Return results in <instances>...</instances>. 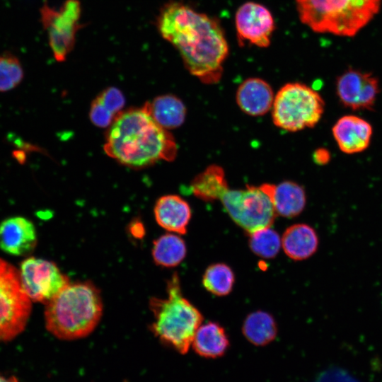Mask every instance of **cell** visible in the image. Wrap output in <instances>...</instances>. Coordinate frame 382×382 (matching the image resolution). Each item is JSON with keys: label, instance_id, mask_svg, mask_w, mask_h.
<instances>
[{"label": "cell", "instance_id": "obj_1", "mask_svg": "<svg viewBox=\"0 0 382 382\" xmlns=\"http://www.w3.org/2000/svg\"><path fill=\"white\" fill-rule=\"evenodd\" d=\"M161 37L179 52L188 71L204 83L219 81L228 45L216 20L189 6L170 1L156 20Z\"/></svg>", "mask_w": 382, "mask_h": 382}, {"label": "cell", "instance_id": "obj_2", "mask_svg": "<svg viewBox=\"0 0 382 382\" xmlns=\"http://www.w3.org/2000/svg\"><path fill=\"white\" fill-rule=\"evenodd\" d=\"M104 151L123 166L142 168L160 160L172 161L178 148L173 135L144 105L116 115L106 133Z\"/></svg>", "mask_w": 382, "mask_h": 382}, {"label": "cell", "instance_id": "obj_3", "mask_svg": "<svg viewBox=\"0 0 382 382\" xmlns=\"http://www.w3.org/2000/svg\"><path fill=\"white\" fill-rule=\"evenodd\" d=\"M103 309L101 294L93 284L70 282L46 304L45 327L60 340L83 338L97 327Z\"/></svg>", "mask_w": 382, "mask_h": 382}, {"label": "cell", "instance_id": "obj_4", "mask_svg": "<svg viewBox=\"0 0 382 382\" xmlns=\"http://www.w3.org/2000/svg\"><path fill=\"white\" fill-rule=\"evenodd\" d=\"M168 297H153L149 308L154 315L153 333L163 343L186 354L202 325L200 312L182 295L179 277L173 274L167 283Z\"/></svg>", "mask_w": 382, "mask_h": 382}, {"label": "cell", "instance_id": "obj_5", "mask_svg": "<svg viewBox=\"0 0 382 382\" xmlns=\"http://www.w3.org/2000/svg\"><path fill=\"white\" fill-rule=\"evenodd\" d=\"M382 0H296L299 18L313 31L352 37L378 12Z\"/></svg>", "mask_w": 382, "mask_h": 382}, {"label": "cell", "instance_id": "obj_6", "mask_svg": "<svg viewBox=\"0 0 382 382\" xmlns=\"http://www.w3.org/2000/svg\"><path fill=\"white\" fill-rule=\"evenodd\" d=\"M324 109L325 102L314 89L303 83H289L274 96L272 117L279 128L298 132L317 125Z\"/></svg>", "mask_w": 382, "mask_h": 382}, {"label": "cell", "instance_id": "obj_7", "mask_svg": "<svg viewBox=\"0 0 382 382\" xmlns=\"http://www.w3.org/2000/svg\"><path fill=\"white\" fill-rule=\"evenodd\" d=\"M32 301L24 292L19 272L0 258V342L16 338L25 328Z\"/></svg>", "mask_w": 382, "mask_h": 382}, {"label": "cell", "instance_id": "obj_8", "mask_svg": "<svg viewBox=\"0 0 382 382\" xmlns=\"http://www.w3.org/2000/svg\"><path fill=\"white\" fill-rule=\"evenodd\" d=\"M231 218L250 235L270 227L277 215L268 195L260 186L228 190L220 199Z\"/></svg>", "mask_w": 382, "mask_h": 382}, {"label": "cell", "instance_id": "obj_9", "mask_svg": "<svg viewBox=\"0 0 382 382\" xmlns=\"http://www.w3.org/2000/svg\"><path fill=\"white\" fill-rule=\"evenodd\" d=\"M40 13L54 59L58 62H64L73 50L76 34L82 27L80 1L65 0L59 9L45 4Z\"/></svg>", "mask_w": 382, "mask_h": 382}, {"label": "cell", "instance_id": "obj_10", "mask_svg": "<svg viewBox=\"0 0 382 382\" xmlns=\"http://www.w3.org/2000/svg\"><path fill=\"white\" fill-rule=\"evenodd\" d=\"M19 276L21 286L33 302L47 304L69 283L52 261L28 257L20 264Z\"/></svg>", "mask_w": 382, "mask_h": 382}, {"label": "cell", "instance_id": "obj_11", "mask_svg": "<svg viewBox=\"0 0 382 382\" xmlns=\"http://www.w3.org/2000/svg\"><path fill=\"white\" fill-rule=\"evenodd\" d=\"M336 93L343 106L370 110L379 93L378 79L371 73L349 68L337 77Z\"/></svg>", "mask_w": 382, "mask_h": 382}, {"label": "cell", "instance_id": "obj_12", "mask_svg": "<svg viewBox=\"0 0 382 382\" xmlns=\"http://www.w3.org/2000/svg\"><path fill=\"white\" fill-rule=\"evenodd\" d=\"M235 23L240 44L248 41L260 47L270 45L274 21L265 6L253 1L245 2L236 11Z\"/></svg>", "mask_w": 382, "mask_h": 382}, {"label": "cell", "instance_id": "obj_13", "mask_svg": "<svg viewBox=\"0 0 382 382\" xmlns=\"http://www.w3.org/2000/svg\"><path fill=\"white\" fill-rule=\"evenodd\" d=\"M37 243L33 223L23 216H11L0 223V249L15 256H27Z\"/></svg>", "mask_w": 382, "mask_h": 382}, {"label": "cell", "instance_id": "obj_14", "mask_svg": "<svg viewBox=\"0 0 382 382\" xmlns=\"http://www.w3.org/2000/svg\"><path fill=\"white\" fill-rule=\"evenodd\" d=\"M332 133L341 151L354 154L362 152L369 147L373 128L364 119L349 115L337 120L332 128Z\"/></svg>", "mask_w": 382, "mask_h": 382}, {"label": "cell", "instance_id": "obj_15", "mask_svg": "<svg viewBox=\"0 0 382 382\" xmlns=\"http://www.w3.org/2000/svg\"><path fill=\"white\" fill-rule=\"evenodd\" d=\"M236 98L241 110L252 116L266 114L274 99L270 85L259 78L245 80L238 88Z\"/></svg>", "mask_w": 382, "mask_h": 382}, {"label": "cell", "instance_id": "obj_16", "mask_svg": "<svg viewBox=\"0 0 382 382\" xmlns=\"http://www.w3.org/2000/svg\"><path fill=\"white\" fill-rule=\"evenodd\" d=\"M260 186L270 197L277 215L294 217L306 206L305 190L295 182L284 181L277 185L265 183Z\"/></svg>", "mask_w": 382, "mask_h": 382}, {"label": "cell", "instance_id": "obj_17", "mask_svg": "<svg viewBox=\"0 0 382 382\" xmlns=\"http://www.w3.org/2000/svg\"><path fill=\"white\" fill-rule=\"evenodd\" d=\"M154 216L158 224L166 230L185 234L191 218L188 203L176 195L161 197L156 202Z\"/></svg>", "mask_w": 382, "mask_h": 382}, {"label": "cell", "instance_id": "obj_18", "mask_svg": "<svg viewBox=\"0 0 382 382\" xmlns=\"http://www.w3.org/2000/svg\"><path fill=\"white\" fill-rule=\"evenodd\" d=\"M318 236L309 225L297 224L289 227L282 238L284 253L295 260H306L318 250Z\"/></svg>", "mask_w": 382, "mask_h": 382}, {"label": "cell", "instance_id": "obj_19", "mask_svg": "<svg viewBox=\"0 0 382 382\" xmlns=\"http://www.w3.org/2000/svg\"><path fill=\"white\" fill-rule=\"evenodd\" d=\"M144 105L154 120L166 129L181 126L186 117L185 105L179 98L173 95L158 96Z\"/></svg>", "mask_w": 382, "mask_h": 382}, {"label": "cell", "instance_id": "obj_20", "mask_svg": "<svg viewBox=\"0 0 382 382\" xmlns=\"http://www.w3.org/2000/svg\"><path fill=\"white\" fill-rule=\"evenodd\" d=\"M228 346L224 329L212 322L201 325L192 342V347L197 354L211 359L223 356Z\"/></svg>", "mask_w": 382, "mask_h": 382}, {"label": "cell", "instance_id": "obj_21", "mask_svg": "<svg viewBox=\"0 0 382 382\" xmlns=\"http://www.w3.org/2000/svg\"><path fill=\"white\" fill-rule=\"evenodd\" d=\"M190 188L195 196L204 201L221 199L228 190L224 169L217 165L208 166L194 178Z\"/></svg>", "mask_w": 382, "mask_h": 382}, {"label": "cell", "instance_id": "obj_22", "mask_svg": "<svg viewBox=\"0 0 382 382\" xmlns=\"http://www.w3.org/2000/svg\"><path fill=\"white\" fill-rule=\"evenodd\" d=\"M242 332L253 345L264 346L275 339L277 327L270 314L264 311H255L245 318Z\"/></svg>", "mask_w": 382, "mask_h": 382}, {"label": "cell", "instance_id": "obj_23", "mask_svg": "<svg viewBox=\"0 0 382 382\" xmlns=\"http://www.w3.org/2000/svg\"><path fill=\"white\" fill-rule=\"evenodd\" d=\"M152 257L158 265L173 267L178 265L186 255V245L182 238L166 233L154 241Z\"/></svg>", "mask_w": 382, "mask_h": 382}, {"label": "cell", "instance_id": "obj_24", "mask_svg": "<svg viewBox=\"0 0 382 382\" xmlns=\"http://www.w3.org/2000/svg\"><path fill=\"white\" fill-rule=\"evenodd\" d=\"M203 285L211 293L217 296L228 294L234 283L231 269L223 263L210 265L203 276Z\"/></svg>", "mask_w": 382, "mask_h": 382}, {"label": "cell", "instance_id": "obj_25", "mask_svg": "<svg viewBox=\"0 0 382 382\" xmlns=\"http://www.w3.org/2000/svg\"><path fill=\"white\" fill-rule=\"evenodd\" d=\"M250 236V247L257 255L265 258H272L279 251L282 239L270 227L257 231Z\"/></svg>", "mask_w": 382, "mask_h": 382}, {"label": "cell", "instance_id": "obj_26", "mask_svg": "<svg viewBox=\"0 0 382 382\" xmlns=\"http://www.w3.org/2000/svg\"><path fill=\"white\" fill-rule=\"evenodd\" d=\"M23 79V70L18 59L11 54L0 56V92L11 91Z\"/></svg>", "mask_w": 382, "mask_h": 382}, {"label": "cell", "instance_id": "obj_27", "mask_svg": "<svg viewBox=\"0 0 382 382\" xmlns=\"http://www.w3.org/2000/svg\"><path fill=\"white\" fill-rule=\"evenodd\" d=\"M96 99L115 116L120 112L125 103L123 93L112 86L103 90Z\"/></svg>", "mask_w": 382, "mask_h": 382}, {"label": "cell", "instance_id": "obj_28", "mask_svg": "<svg viewBox=\"0 0 382 382\" xmlns=\"http://www.w3.org/2000/svg\"><path fill=\"white\" fill-rule=\"evenodd\" d=\"M115 117L97 99L93 100L89 111V117L93 125L99 127H108L112 124Z\"/></svg>", "mask_w": 382, "mask_h": 382}, {"label": "cell", "instance_id": "obj_29", "mask_svg": "<svg viewBox=\"0 0 382 382\" xmlns=\"http://www.w3.org/2000/svg\"><path fill=\"white\" fill-rule=\"evenodd\" d=\"M330 159V154L326 149L320 148L313 153V160L317 164L325 165L329 162Z\"/></svg>", "mask_w": 382, "mask_h": 382}, {"label": "cell", "instance_id": "obj_30", "mask_svg": "<svg viewBox=\"0 0 382 382\" xmlns=\"http://www.w3.org/2000/svg\"><path fill=\"white\" fill-rule=\"evenodd\" d=\"M0 382H19V381L15 376L6 377V376L0 375Z\"/></svg>", "mask_w": 382, "mask_h": 382}]
</instances>
